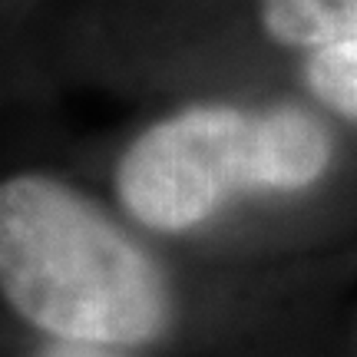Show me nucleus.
Masks as SVG:
<instances>
[{"label":"nucleus","instance_id":"nucleus-1","mask_svg":"<svg viewBox=\"0 0 357 357\" xmlns=\"http://www.w3.org/2000/svg\"><path fill=\"white\" fill-rule=\"evenodd\" d=\"M0 291L56 341L146 344L172 314L153 258L79 192L47 176L0 185Z\"/></svg>","mask_w":357,"mask_h":357},{"label":"nucleus","instance_id":"nucleus-2","mask_svg":"<svg viewBox=\"0 0 357 357\" xmlns=\"http://www.w3.org/2000/svg\"><path fill=\"white\" fill-rule=\"evenodd\" d=\"M328 159V132L301 109L195 106L155 123L129 146L116 189L142 225L182 231L235 192L305 189Z\"/></svg>","mask_w":357,"mask_h":357},{"label":"nucleus","instance_id":"nucleus-3","mask_svg":"<svg viewBox=\"0 0 357 357\" xmlns=\"http://www.w3.org/2000/svg\"><path fill=\"white\" fill-rule=\"evenodd\" d=\"M268 33L294 47L357 40V0H261Z\"/></svg>","mask_w":357,"mask_h":357},{"label":"nucleus","instance_id":"nucleus-4","mask_svg":"<svg viewBox=\"0 0 357 357\" xmlns=\"http://www.w3.org/2000/svg\"><path fill=\"white\" fill-rule=\"evenodd\" d=\"M307 83L331 109L357 119V40L318 47L307 63Z\"/></svg>","mask_w":357,"mask_h":357},{"label":"nucleus","instance_id":"nucleus-5","mask_svg":"<svg viewBox=\"0 0 357 357\" xmlns=\"http://www.w3.org/2000/svg\"><path fill=\"white\" fill-rule=\"evenodd\" d=\"M40 357H123L106 344H83V341H56Z\"/></svg>","mask_w":357,"mask_h":357}]
</instances>
